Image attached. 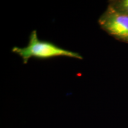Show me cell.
<instances>
[{
	"instance_id": "7a4b0ae2",
	"label": "cell",
	"mask_w": 128,
	"mask_h": 128,
	"mask_svg": "<svg viewBox=\"0 0 128 128\" xmlns=\"http://www.w3.org/2000/svg\"><path fill=\"white\" fill-rule=\"evenodd\" d=\"M98 23L108 34L117 39L128 42V16L108 7L100 17Z\"/></svg>"
},
{
	"instance_id": "6da1fadb",
	"label": "cell",
	"mask_w": 128,
	"mask_h": 128,
	"mask_svg": "<svg viewBox=\"0 0 128 128\" xmlns=\"http://www.w3.org/2000/svg\"><path fill=\"white\" fill-rule=\"evenodd\" d=\"M28 40V44L26 47L15 46L12 49V52L22 58L24 64H28L32 58L42 60L58 56L72 58L78 60L83 58L78 53L64 49L50 42L40 40L36 30H33L30 33Z\"/></svg>"
},
{
	"instance_id": "3957f363",
	"label": "cell",
	"mask_w": 128,
	"mask_h": 128,
	"mask_svg": "<svg viewBox=\"0 0 128 128\" xmlns=\"http://www.w3.org/2000/svg\"><path fill=\"white\" fill-rule=\"evenodd\" d=\"M109 8L120 13L128 16V0L114 1L112 3Z\"/></svg>"
}]
</instances>
